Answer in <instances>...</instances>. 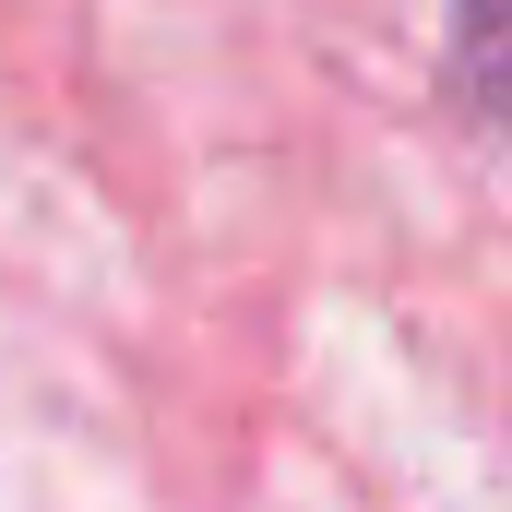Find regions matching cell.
Returning a JSON list of instances; mask_svg holds the SVG:
<instances>
[{"mask_svg":"<svg viewBox=\"0 0 512 512\" xmlns=\"http://www.w3.org/2000/svg\"><path fill=\"white\" fill-rule=\"evenodd\" d=\"M453 72H465L477 120L501 131V155H512V0H453Z\"/></svg>","mask_w":512,"mask_h":512,"instance_id":"cell-1","label":"cell"}]
</instances>
